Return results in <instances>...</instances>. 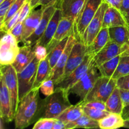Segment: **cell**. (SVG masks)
Segmentation results:
<instances>
[{
    "mask_svg": "<svg viewBox=\"0 0 129 129\" xmlns=\"http://www.w3.org/2000/svg\"><path fill=\"white\" fill-rule=\"evenodd\" d=\"M120 56H129V40L121 46Z\"/></svg>",
    "mask_w": 129,
    "mask_h": 129,
    "instance_id": "obj_45",
    "label": "cell"
},
{
    "mask_svg": "<svg viewBox=\"0 0 129 129\" xmlns=\"http://www.w3.org/2000/svg\"><path fill=\"white\" fill-rule=\"evenodd\" d=\"M101 76H102V74L93 60L87 73L74 86L71 88L69 91V94L71 93L76 94L81 100H83L93 88L97 79Z\"/></svg>",
    "mask_w": 129,
    "mask_h": 129,
    "instance_id": "obj_5",
    "label": "cell"
},
{
    "mask_svg": "<svg viewBox=\"0 0 129 129\" xmlns=\"http://www.w3.org/2000/svg\"><path fill=\"white\" fill-rule=\"evenodd\" d=\"M86 55V47L83 43L79 42V40H77L73 45L71 52L69 54L68 62L66 63V66L65 67L64 74L59 82L66 76L71 74L78 66H79V65L84 60Z\"/></svg>",
    "mask_w": 129,
    "mask_h": 129,
    "instance_id": "obj_13",
    "label": "cell"
},
{
    "mask_svg": "<svg viewBox=\"0 0 129 129\" xmlns=\"http://www.w3.org/2000/svg\"><path fill=\"white\" fill-rule=\"evenodd\" d=\"M93 60V56L89 54H86L83 62L78 66L71 74L66 76L62 79L55 84V89H63L69 93L72 87L74 86L84 75L89 69L92 61Z\"/></svg>",
    "mask_w": 129,
    "mask_h": 129,
    "instance_id": "obj_9",
    "label": "cell"
},
{
    "mask_svg": "<svg viewBox=\"0 0 129 129\" xmlns=\"http://www.w3.org/2000/svg\"><path fill=\"white\" fill-rule=\"evenodd\" d=\"M74 20L68 18L62 17L60 19L56 31L52 39L46 47L48 54L54 49L55 45L66 37L70 36L74 33Z\"/></svg>",
    "mask_w": 129,
    "mask_h": 129,
    "instance_id": "obj_14",
    "label": "cell"
},
{
    "mask_svg": "<svg viewBox=\"0 0 129 129\" xmlns=\"http://www.w3.org/2000/svg\"><path fill=\"white\" fill-rule=\"evenodd\" d=\"M108 6L109 5L103 1L98 8V11L87 26L81 40L79 41L84 44L86 48L91 45L93 40L95 39L96 35L102 28L103 16Z\"/></svg>",
    "mask_w": 129,
    "mask_h": 129,
    "instance_id": "obj_7",
    "label": "cell"
},
{
    "mask_svg": "<svg viewBox=\"0 0 129 129\" xmlns=\"http://www.w3.org/2000/svg\"><path fill=\"white\" fill-rule=\"evenodd\" d=\"M39 91L40 88H34L20 101L14 118L15 128H26L40 118L43 100Z\"/></svg>",
    "mask_w": 129,
    "mask_h": 129,
    "instance_id": "obj_1",
    "label": "cell"
},
{
    "mask_svg": "<svg viewBox=\"0 0 129 129\" xmlns=\"http://www.w3.org/2000/svg\"><path fill=\"white\" fill-rule=\"evenodd\" d=\"M77 40H78V39L76 37L75 34H74V33H73L69 37L67 45L66 46L64 52L62 54L61 56L60 57V58L58 60L57 62L55 64V66L54 67V68L51 69L50 78L52 79L54 84H56L57 83H58L60 78H61V77L62 76L63 74H64V69H65V67L66 66V63L68 62V58H69V54L71 52L73 45H74V44H75Z\"/></svg>",
    "mask_w": 129,
    "mask_h": 129,
    "instance_id": "obj_12",
    "label": "cell"
},
{
    "mask_svg": "<svg viewBox=\"0 0 129 129\" xmlns=\"http://www.w3.org/2000/svg\"><path fill=\"white\" fill-rule=\"evenodd\" d=\"M123 18L125 19V21L126 23V26L129 29V11L125 15H123Z\"/></svg>",
    "mask_w": 129,
    "mask_h": 129,
    "instance_id": "obj_51",
    "label": "cell"
},
{
    "mask_svg": "<svg viewBox=\"0 0 129 129\" xmlns=\"http://www.w3.org/2000/svg\"><path fill=\"white\" fill-rule=\"evenodd\" d=\"M110 40L122 46L129 40V29L126 25L108 28Z\"/></svg>",
    "mask_w": 129,
    "mask_h": 129,
    "instance_id": "obj_26",
    "label": "cell"
},
{
    "mask_svg": "<svg viewBox=\"0 0 129 129\" xmlns=\"http://www.w3.org/2000/svg\"><path fill=\"white\" fill-rule=\"evenodd\" d=\"M3 1L4 0H0V3H2Z\"/></svg>",
    "mask_w": 129,
    "mask_h": 129,
    "instance_id": "obj_52",
    "label": "cell"
},
{
    "mask_svg": "<svg viewBox=\"0 0 129 129\" xmlns=\"http://www.w3.org/2000/svg\"><path fill=\"white\" fill-rule=\"evenodd\" d=\"M79 128H100L98 121L92 119L86 114H83L81 117L74 122L66 125V129H73Z\"/></svg>",
    "mask_w": 129,
    "mask_h": 129,
    "instance_id": "obj_28",
    "label": "cell"
},
{
    "mask_svg": "<svg viewBox=\"0 0 129 129\" xmlns=\"http://www.w3.org/2000/svg\"><path fill=\"white\" fill-rule=\"evenodd\" d=\"M129 74V56H120L119 63L112 78L117 80Z\"/></svg>",
    "mask_w": 129,
    "mask_h": 129,
    "instance_id": "obj_31",
    "label": "cell"
},
{
    "mask_svg": "<svg viewBox=\"0 0 129 129\" xmlns=\"http://www.w3.org/2000/svg\"><path fill=\"white\" fill-rule=\"evenodd\" d=\"M34 52L35 54V58L39 60V61L44 60L48 56L47 49L45 46L39 44H35L34 45Z\"/></svg>",
    "mask_w": 129,
    "mask_h": 129,
    "instance_id": "obj_38",
    "label": "cell"
},
{
    "mask_svg": "<svg viewBox=\"0 0 129 129\" xmlns=\"http://www.w3.org/2000/svg\"><path fill=\"white\" fill-rule=\"evenodd\" d=\"M109 40L108 28H102L91 45L86 48V54L94 56L103 49Z\"/></svg>",
    "mask_w": 129,
    "mask_h": 129,
    "instance_id": "obj_23",
    "label": "cell"
},
{
    "mask_svg": "<svg viewBox=\"0 0 129 129\" xmlns=\"http://www.w3.org/2000/svg\"><path fill=\"white\" fill-rule=\"evenodd\" d=\"M55 118H40L34 125V129H53Z\"/></svg>",
    "mask_w": 129,
    "mask_h": 129,
    "instance_id": "obj_34",
    "label": "cell"
},
{
    "mask_svg": "<svg viewBox=\"0 0 129 129\" xmlns=\"http://www.w3.org/2000/svg\"><path fill=\"white\" fill-rule=\"evenodd\" d=\"M117 86L120 89L129 90V74L117 79Z\"/></svg>",
    "mask_w": 129,
    "mask_h": 129,
    "instance_id": "obj_42",
    "label": "cell"
},
{
    "mask_svg": "<svg viewBox=\"0 0 129 129\" xmlns=\"http://www.w3.org/2000/svg\"><path fill=\"white\" fill-rule=\"evenodd\" d=\"M103 0H86L77 16L74 25V33L78 40L81 41L87 26L100 6Z\"/></svg>",
    "mask_w": 129,
    "mask_h": 129,
    "instance_id": "obj_3",
    "label": "cell"
},
{
    "mask_svg": "<svg viewBox=\"0 0 129 129\" xmlns=\"http://www.w3.org/2000/svg\"><path fill=\"white\" fill-rule=\"evenodd\" d=\"M99 127L102 129H115L124 127L125 120L122 115L109 113L107 116L98 121Z\"/></svg>",
    "mask_w": 129,
    "mask_h": 129,
    "instance_id": "obj_24",
    "label": "cell"
},
{
    "mask_svg": "<svg viewBox=\"0 0 129 129\" xmlns=\"http://www.w3.org/2000/svg\"><path fill=\"white\" fill-rule=\"evenodd\" d=\"M20 11L18 13H16L11 19L5 23L4 24L1 25L0 26V28H1V31L3 33H8L10 32L13 28L18 23V20L19 15H20Z\"/></svg>",
    "mask_w": 129,
    "mask_h": 129,
    "instance_id": "obj_36",
    "label": "cell"
},
{
    "mask_svg": "<svg viewBox=\"0 0 129 129\" xmlns=\"http://www.w3.org/2000/svg\"><path fill=\"white\" fill-rule=\"evenodd\" d=\"M104 1L107 2L110 6H113L119 10L120 6L122 0H103Z\"/></svg>",
    "mask_w": 129,
    "mask_h": 129,
    "instance_id": "obj_46",
    "label": "cell"
},
{
    "mask_svg": "<svg viewBox=\"0 0 129 129\" xmlns=\"http://www.w3.org/2000/svg\"><path fill=\"white\" fill-rule=\"evenodd\" d=\"M121 115L125 121L129 120V105L123 107Z\"/></svg>",
    "mask_w": 129,
    "mask_h": 129,
    "instance_id": "obj_48",
    "label": "cell"
},
{
    "mask_svg": "<svg viewBox=\"0 0 129 129\" xmlns=\"http://www.w3.org/2000/svg\"><path fill=\"white\" fill-rule=\"evenodd\" d=\"M125 25H126V23L122 14L118 9L109 5L103 16L102 28H109Z\"/></svg>",
    "mask_w": 129,
    "mask_h": 129,
    "instance_id": "obj_21",
    "label": "cell"
},
{
    "mask_svg": "<svg viewBox=\"0 0 129 129\" xmlns=\"http://www.w3.org/2000/svg\"><path fill=\"white\" fill-rule=\"evenodd\" d=\"M84 113L95 120L99 121L100 120L103 118L105 116H107L110 112L107 110H101L94 109V108H88V107H83Z\"/></svg>",
    "mask_w": 129,
    "mask_h": 129,
    "instance_id": "obj_32",
    "label": "cell"
},
{
    "mask_svg": "<svg viewBox=\"0 0 129 129\" xmlns=\"http://www.w3.org/2000/svg\"><path fill=\"white\" fill-rule=\"evenodd\" d=\"M106 110L110 113H116L121 114L123 108V104L120 94V91L116 87L105 102Z\"/></svg>",
    "mask_w": 129,
    "mask_h": 129,
    "instance_id": "obj_25",
    "label": "cell"
},
{
    "mask_svg": "<svg viewBox=\"0 0 129 129\" xmlns=\"http://www.w3.org/2000/svg\"><path fill=\"white\" fill-rule=\"evenodd\" d=\"M32 10L31 6H30V3L28 1H26L23 5V6L21 7L20 11V15H19L18 20V23H23L24 20L26 18Z\"/></svg>",
    "mask_w": 129,
    "mask_h": 129,
    "instance_id": "obj_40",
    "label": "cell"
},
{
    "mask_svg": "<svg viewBox=\"0 0 129 129\" xmlns=\"http://www.w3.org/2000/svg\"><path fill=\"white\" fill-rule=\"evenodd\" d=\"M40 91L45 96L50 95L55 91V84L52 79L48 78L44 81L40 86Z\"/></svg>",
    "mask_w": 129,
    "mask_h": 129,
    "instance_id": "obj_35",
    "label": "cell"
},
{
    "mask_svg": "<svg viewBox=\"0 0 129 129\" xmlns=\"http://www.w3.org/2000/svg\"><path fill=\"white\" fill-rule=\"evenodd\" d=\"M27 1L30 3L31 8H32V10H34L35 8L39 6V2H40V0H27Z\"/></svg>",
    "mask_w": 129,
    "mask_h": 129,
    "instance_id": "obj_50",
    "label": "cell"
},
{
    "mask_svg": "<svg viewBox=\"0 0 129 129\" xmlns=\"http://www.w3.org/2000/svg\"><path fill=\"white\" fill-rule=\"evenodd\" d=\"M54 1H57L59 3L60 0H40L39 2V6H42V7H45Z\"/></svg>",
    "mask_w": 129,
    "mask_h": 129,
    "instance_id": "obj_49",
    "label": "cell"
},
{
    "mask_svg": "<svg viewBox=\"0 0 129 129\" xmlns=\"http://www.w3.org/2000/svg\"><path fill=\"white\" fill-rule=\"evenodd\" d=\"M58 4H59L58 1H54L50 3L49 5L44 7V10L43 11L42 16L37 28L35 29L31 35H30L27 39L23 42L24 45L34 46L39 42L44 34L53 14L58 7Z\"/></svg>",
    "mask_w": 129,
    "mask_h": 129,
    "instance_id": "obj_11",
    "label": "cell"
},
{
    "mask_svg": "<svg viewBox=\"0 0 129 129\" xmlns=\"http://www.w3.org/2000/svg\"><path fill=\"white\" fill-rule=\"evenodd\" d=\"M44 8L42 7L39 10H32L28 16L24 20L23 34L22 42L33 34L37 28L39 22L41 20Z\"/></svg>",
    "mask_w": 129,
    "mask_h": 129,
    "instance_id": "obj_20",
    "label": "cell"
},
{
    "mask_svg": "<svg viewBox=\"0 0 129 129\" xmlns=\"http://www.w3.org/2000/svg\"><path fill=\"white\" fill-rule=\"evenodd\" d=\"M0 88V114L6 122H11L15 118L13 112L11 96L5 81L1 77Z\"/></svg>",
    "mask_w": 129,
    "mask_h": 129,
    "instance_id": "obj_15",
    "label": "cell"
},
{
    "mask_svg": "<svg viewBox=\"0 0 129 129\" xmlns=\"http://www.w3.org/2000/svg\"><path fill=\"white\" fill-rule=\"evenodd\" d=\"M62 18V15L61 10L59 7H57L49 21L44 34L36 44L44 45L45 47L49 45L56 31L59 23Z\"/></svg>",
    "mask_w": 129,
    "mask_h": 129,
    "instance_id": "obj_18",
    "label": "cell"
},
{
    "mask_svg": "<svg viewBox=\"0 0 129 129\" xmlns=\"http://www.w3.org/2000/svg\"><path fill=\"white\" fill-rule=\"evenodd\" d=\"M26 1H27V0H16V1H15V3L11 6L10 10H8V13H6V16H5L3 22L1 23H0V25H3V24H4L5 23H6V21H8V20H10V19H11L16 13L18 12Z\"/></svg>",
    "mask_w": 129,
    "mask_h": 129,
    "instance_id": "obj_33",
    "label": "cell"
},
{
    "mask_svg": "<svg viewBox=\"0 0 129 129\" xmlns=\"http://www.w3.org/2000/svg\"><path fill=\"white\" fill-rule=\"evenodd\" d=\"M1 77L5 81L11 96L12 108L14 115L19 104V90L17 72L12 64L1 66Z\"/></svg>",
    "mask_w": 129,
    "mask_h": 129,
    "instance_id": "obj_10",
    "label": "cell"
},
{
    "mask_svg": "<svg viewBox=\"0 0 129 129\" xmlns=\"http://www.w3.org/2000/svg\"><path fill=\"white\" fill-rule=\"evenodd\" d=\"M35 58L34 47L24 45L20 47L19 52L12 66L18 73L21 72Z\"/></svg>",
    "mask_w": 129,
    "mask_h": 129,
    "instance_id": "obj_17",
    "label": "cell"
},
{
    "mask_svg": "<svg viewBox=\"0 0 129 129\" xmlns=\"http://www.w3.org/2000/svg\"><path fill=\"white\" fill-rule=\"evenodd\" d=\"M51 67L50 66L49 59L46 57L44 60L39 62L37 71L36 78L34 83V88H40L42 83L48 78H50Z\"/></svg>",
    "mask_w": 129,
    "mask_h": 129,
    "instance_id": "obj_27",
    "label": "cell"
},
{
    "mask_svg": "<svg viewBox=\"0 0 129 129\" xmlns=\"http://www.w3.org/2000/svg\"><path fill=\"white\" fill-rule=\"evenodd\" d=\"M39 62L37 58H35L26 68L17 73L19 102L34 88Z\"/></svg>",
    "mask_w": 129,
    "mask_h": 129,
    "instance_id": "obj_6",
    "label": "cell"
},
{
    "mask_svg": "<svg viewBox=\"0 0 129 129\" xmlns=\"http://www.w3.org/2000/svg\"><path fill=\"white\" fill-rule=\"evenodd\" d=\"M120 58V55H118L98 66L102 76L112 78L118 66Z\"/></svg>",
    "mask_w": 129,
    "mask_h": 129,
    "instance_id": "obj_30",
    "label": "cell"
},
{
    "mask_svg": "<svg viewBox=\"0 0 129 129\" xmlns=\"http://www.w3.org/2000/svg\"><path fill=\"white\" fill-rule=\"evenodd\" d=\"M66 123L63 122L62 121L55 119L53 129H66Z\"/></svg>",
    "mask_w": 129,
    "mask_h": 129,
    "instance_id": "obj_47",
    "label": "cell"
},
{
    "mask_svg": "<svg viewBox=\"0 0 129 129\" xmlns=\"http://www.w3.org/2000/svg\"><path fill=\"white\" fill-rule=\"evenodd\" d=\"M20 47L16 38L10 32L5 33L0 42V63L1 66L12 64L16 59Z\"/></svg>",
    "mask_w": 129,
    "mask_h": 129,
    "instance_id": "obj_8",
    "label": "cell"
},
{
    "mask_svg": "<svg viewBox=\"0 0 129 129\" xmlns=\"http://www.w3.org/2000/svg\"><path fill=\"white\" fill-rule=\"evenodd\" d=\"M117 87V80L112 78L101 76L96 81L86 98L84 102L101 101L105 103Z\"/></svg>",
    "mask_w": 129,
    "mask_h": 129,
    "instance_id": "obj_4",
    "label": "cell"
},
{
    "mask_svg": "<svg viewBox=\"0 0 129 129\" xmlns=\"http://www.w3.org/2000/svg\"><path fill=\"white\" fill-rule=\"evenodd\" d=\"M16 0H4L0 3V23L3 22L6 13Z\"/></svg>",
    "mask_w": 129,
    "mask_h": 129,
    "instance_id": "obj_37",
    "label": "cell"
},
{
    "mask_svg": "<svg viewBox=\"0 0 129 129\" xmlns=\"http://www.w3.org/2000/svg\"><path fill=\"white\" fill-rule=\"evenodd\" d=\"M125 122H127V123H129V120H126ZM128 127H129V126H128Z\"/></svg>",
    "mask_w": 129,
    "mask_h": 129,
    "instance_id": "obj_53",
    "label": "cell"
},
{
    "mask_svg": "<svg viewBox=\"0 0 129 129\" xmlns=\"http://www.w3.org/2000/svg\"><path fill=\"white\" fill-rule=\"evenodd\" d=\"M69 93L63 89H55L50 95L43 100L40 118H56L66 109L72 105Z\"/></svg>",
    "mask_w": 129,
    "mask_h": 129,
    "instance_id": "obj_2",
    "label": "cell"
},
{
    "mask_svg": "<svg viewBox=\"0 0 129 129\" xmlns=\"http://www.w3.org/2000/svg\"><path fill=\"white\" fill-rule=\"evenodd\" d=\"M120 94L123 106L129 105V90L120 89Z\"/></svg>",
    "mask_w": 129,
    "mask_h": 129,
    "instance_id": "obj_44",
    "label": "cell"
},
{
    "mask_svg": "<svg viewBox=\"0 0 129 129\" xmlns=\"http://www.w3.org/2000/svg\"><path fill=\"white\" fill-rule=\"evenodd\" d=\"M84 100H81L76 105H71L62 112L55 119L62 121L66 124L76 120L84 114Z\"/></svg>",
    "mask_w": 129,
    "mask_h": 129,
    "instance_id": "obj_22",
    "label": "cell"
},
{
    "mask_svg": "<svg viewBox=\"0 0 129 129\" xmlns=\"http://www.w3.org/2000/svg\"><path fill=\"white\" fill-rule=\"evenodd\" d=\"M86 0H60L58 7L60 9L62 17L75 21Z\"/></svg>",
    "mask_w": 129,
    "mask_h": 129,
    "instance_id": "obj_19",
    "label": "cell"
},
{
    "mask_svg": "<svg viewBox=\"0 0 129 129\" xmlns=\"http://www.w3.org/2000/svg\"><path fill=\"white\" fill-rule=\"evenodd\" d=\"M119 11L122 15H125L129 11V0H122Z\"/></svg>",
    "mask_w": 129,
    "mask_h": 129,
    "instance_id": "obj_43",
    "label": "cell"
},
{
    "mask_svg": "<svg viewBox=\"0 0 129 129\" xmlns=\"http://www.w3.org/2000/svg\"><path fill=\"white\" fill-rule=\"evenodd\" d=\"M68 39H69V37L64 39V40H62L61 42L59 43L57 45H55V47L48 54V59H49V63H50V66L51 67V69L54 68L55 64L57 62L58 60L59 59L60 57L61 56L62 54L64 52V49H65L66 46L68 43Z\"/></svg>",
    "mask_w": 129,
    "mask_h": 129,
    "instance_id": "obj_29",
    "label": "cell"
},
{
    "mask_svg": "<svg viewBox=\"0 0 129 129\" xmlns=\"http://www.w3.org/2000/svg\"><path fill=\"white\" fill-rule=\"evenodd\" d=\"M84 106L88 107V108H94V109L101 110H107L105 103L101 102V101H92V102H84Z\"/></svg>",
    "mask_w": 129,
    "mask_h": 129,
    "instance_id": "obj_41",
    "label": "cell"
},
{
    "mask_svg": "<svg viewBox=\"0 0 129 129\" xmlns=\"http://www.w3.org/2000/svg\"><path fill=\"white\" fill-rule=\"evenodd\" d=\"M10 33L14 35L18 42H22L23 34V23H17L15 25Z\"/></svg>",
    "mask_w": 129,
    "mask_h": 129,
    "instance_id": "obj_39",
    "label": "cell"
},
{
    "mask_svg": "<svg viewBox=\"0 0 129 129\" xmlns=\"http://www.w3.org/2000/svg\"><path fill=\"white\" fill-rule=\"evenodd\" d=\"M121 54V46L110 40L103 49L93 56V60L97 66L113 59Z\"/></svg>",
    "mask_w": 129,
    "mask_h": 129,
    "instance_id": "obj_16",
    "label": "cell"
}]
</instances>
